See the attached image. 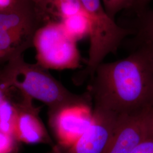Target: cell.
I'll return each mask as SVG.
<instances>
[{"mask_svg":"<svg viewBox=\"0 0 153 153\" xmlns=\"http://www.w3.org/2000/svg\"><path fill=\"white\" fill-rule=\"evenodd\" d=\"M94 107L118 116L142 112L153 105V74L140 48L127 57L102 62L93 76Z\"/></svg>","mask_w":153,"mask_h":153,"instance_id":"1","label":"cell"},{"mask_svg":"<svg viewBox=\"0 0 153 153\" xmlns=\"http://www.w3.org/2000/svg\"><path fill=\"white\" fill-rule=\"evenodd\" d=\"M47 22L36 0H12L0 8V65L22 56Z\"/></svg>","mask_w":153,"mask_h":153,"instance_id":"2","label":"cell"},{"mask_svg":"<svg viewBox=\"0 0 153 153\" xmlns=\"http://www.w3.org/2000/svg\"><path fill=\"white\" fill-rule=\"evenodd\" d=\"M47 70L38 64L26 63L23 58L18 66L14 88L22 95L44 103L49 111L72 105L91 107L93 99L90 93H71Z\"/></svg>","mask_w":153,"mask_h":153,"instance_id":"3","label":"cell"},{"mask_svg":"<svg viewBox=\"0 0 153 153\" xmlns=\"http://www.w3.org/2000/svg\"><path fill=\"white\" fill-rule=\"evenodd\" d=\"M91 26L90 48L86 68L78 76L85 81L94 74L104 58L114 53L129 30L119 26L105 10L102 0H79Z\"/></svg>","mask_w":153,"mask_h":153,"instance_id":"4","label":"cell"},{"mask_svg":"<svg viewBox=\"0 0 153 153\" xmlns=\"http://www.w3.org/2000/svg\"><path fill=\"white\" fill-rule=\"evenodd\" d=\"M33 45L37 64L46 69H74L80 65L77 41L69 35L61 22L44 24L36 33Z\"/></svg>","mask_w":153,"mask_h":153,"instance_id":"5","label":"cell"},{"mask_svg":"<svg viewBox=\"0 0 153 153\" xmlns=\"http://www.w3.org/2000/svg\"><path fill=\"white\" fill-rule=\"evenodd\" d=\"M93 119V111L88 105H68L49 111V124L61 148H69L76 142Z\"/></svg>","mask_w":153,"mask_h":153,"instance_id":"6","label":"cell"},{"mask_svg":"<svg viewBox=\"0 0 153 153\" xmlns=\"http://www.w3.org/2000/svg\"><path fill=\"white\" fill-rule=\"evenodd\" d=\"M118 115L107 110H93L91 125L76 142L68 148H53V153H102L111 136L119 118Z\"/></svg>","mask_w":153,"mask_h":153,"instance_id":"7","label":"cell"},{"mask_svg":"<svg viewBox=\"0 0 153 153\" xmlns=\"http://www.w3.org/2000/svg\"><path fill=\"white\" fill-rule=\"evenodd\" d=\"M146 138L144 111L136 114L121 115L102 153H131Z\"/></svg>","mask_w":153,"mask_h":153,"instance_id":"8","label":"cell"},{"mask_svg":"<svg viewBox=\"0 0 153 153\" xmlns=\"http://www.w3.org/2000/svg\"><path fill=\"white\" fill-rule=\"evenodd\" d=\"M22 95V101L17 103L18 117L14 137L16 141L27 144L51 143L48 131L39 115L40 108L33 105V99Z\"/></svg>","mask_w":153,"mask_h":153,"instance_id":"9","label":"cell"},{"mask_svg":"<svg viewBox=\"0 0 153 153\" xmlns=\"http://www.w3.org/2000/svg\"><path fill=\"white\" fill-rule=\"evenodd\" d=\"M49 21L59 22L83 10L79 0H36Z\"/></svg>","mask_w":153,"mask_h":153,"instance_id":"10","label":"cell"},{"mask_svg":"<svg viewBox=\"0 0 153 153\" xmlns=\"http://www.w3.org/2000/svg\"><path fill=\"white\" fill-rule=\"evenodd\" d=\"M60 22L62 24L69 35L77 42L87 36L89 38L91 26L84 10L66 17Z\"/></svg>","mask_w":153,"mask_h":153,"instance_id":"11","label":"cell"},{"mask_svg":"<svg viewBox=\"0 0 153 153\" xmlns=\"http://www.w3.org/2000/svg\"><path fill=\"white\" fill-rule=\"evenodd\" d=\"M22 59V56L13 59L0 69V105L9 97L11 88H14L18 66Z\"/></svg>","mask_w":153,"mask_h":153,"instance_id":"12","label":"cell"},{"mask_svg":"<svg viewBox=\"0 0 153 153\" xmlns=\"http://www.w3.org/2000/svg\"><path fill=\"white\" fill-rule=\"evenodd\" d=\"M17 117V103L8 97L0 105V131L14 137Z\"/></svg>","mask_w":153,"mask_h":153,"instance_id":"13","label":"cell"},{"mask_svg":"<svg viewBox=\"0 0 153 153\" xmlns=\"http://www.w3.org/2000/svg\"><path fill=\"white\" fill-rule=\"evenodd\" d=\"M137 16L138 38L140 41L153 38V10L146 9Z\"/></svg>","mask_w":153,"mask_h":153,"instance_id":"14","label":"cell"},{"mask_svg":"<svg viewBox=\"0 0 153 153\" xmlns=\"http://www.w3.org/2000/svg\"><path fill=\"white\" fill-rule=\"evenodd\" d=\"M105 10L111 18L115 20L121 11L133 9L135 0H102Z\"/></svg>","mask_w":153,"mask_h":153,"instance_id":"15","label":"cell"},{"mask_svg":"<svg viewBox=\"0 0 153 153\" xmlns=\"http://www.w3.org/2000/svg\"><path fill=\"white\" fill-rule=\"evenodd\" d=\"M16 142L14 137L0 131V153H14Z\"/></svg>","mask_w":153,"mask_h":153,"instance_id":"16","label":"cell"},{"mask_svg":"<svg viewBox=\"0 0 153 153\" xmlns=\"http://www.w3.org/2000/svg\"><path fill=\"white\" fill-rule=\"evenodd\" d=\"M140 42L141 43L140 48L146 55L153 74V38L141 40Z\"/></svg>","mask_w":153,"mask_h":153,"instance_id":"17","label":"cell"},{"mask_svg":"<svg viewBox=\"0 0 153 153\" xmlns=\"http://www.w3.org/2000/svg\"><path fill=\"white\" fill-rule=\"evenodd\" d=\"M131 153H153V138H146L143 140Z\"/></svg>","mask_w":153,"mask_h":153,"instance_id":"18","label":"cell"},{"mask_svg":"<svg viewBox=\"0 0 153 153\" xmlns=\"http://www.w3.org/2000/svg\"><path fill=\"white\" fill-rule=\"evenodd\" d=\"M147 138H153V105L144 111Z\"/></svg>","mask_w":153,"mask_h":153,"instance_id":"19","label":"cell"},{"mask_svg":"<svg viewBox=\"0 0 153 153\" xmlns=\"http://www.w3.org/2000/svg\"><path fill=\"white\" fill-rule=\"evenodd\" d=\"M152 0H135L133 9L139 14L147 9V6Z\"/></svg>","mask_w":153,"mask_h":153,"instance_id":"20","label":"cell"}]
</instances>
